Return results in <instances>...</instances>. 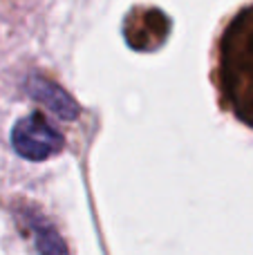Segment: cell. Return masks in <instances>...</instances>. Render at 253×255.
Here are the masks:
<instances>
[{"mask_svg":"<svg viewBox=\"0 0 253 255\" xmlns=\"http://www.w3.org/2000/svg\"><path fill=\"white\" fill-rule=\"evenodd\" d=\"M218 81L229 110L253 130V4L233 16L220 38Z\"/></svg>","mask_w":253,"mask_h":255,"instance_id":"6da1fadb","label":"cell"},{"mask_svg":"<svg viewBox=\"0 0 253 255\" xmlns=\"http://www.w3.org/2000/svg\"><path fill=\"white\" fill-rule=\"evenodd\" d=\"M11 145L22 159L45 161L63 150V134L43 115L31 112L11 128Z\"/></svg>","mask_w":253,"mask_h":255,"instance_id":"7a4b0ae2","label":"cell"},{"mask_svg":"<svg viewBox=\"0 0 253 255\" xmlns=\"http://www.w3.org/2000/svg\"><path fill=\"white\" fill-rule=\"evenodd\" d=\"M25 90L34 101L43 103L54 117H58L61 121H76L81 115L79 103L65 92L58 83L45 79L40 74H29L25 79Z\"/></svg>","mask_w":253,"mask_h":255,"instance_id":"3957f363","label":"cell"},{"mask_svg":"<svg viewBox=\"0 0 253 255\" xmlns=\"http://www.w3.org/2000/svg\"><path fill=\"white\" fill-rule=\"evenodd\" d=\"M168 36V18L157 9L143 13H132L126 22V40L134 49H155Z\"/></svg>","mask_w":253,"mask_h":255,"instance_id":"277c9868","label":"cell"},{"mask_svg":"<svg viewBox=\"0 0 253 255\" xmlns=\"http://www.w3.org/2000/svg\"><path fill=\"white\" fill-rule=\"evenodd\" d=\"M20 217H22V222H25L27 231L31 233V240H34V247H36V251H38V255H70L67 244L63 242L56 226L40 211H36V208H25V211H20Z\"/></svg>","mask_w":253,"mask_h":255,"instance_id":"5b68a950","label":"cell"}]
</instances>
